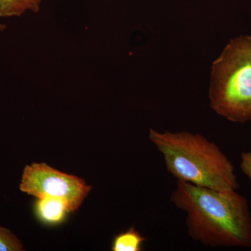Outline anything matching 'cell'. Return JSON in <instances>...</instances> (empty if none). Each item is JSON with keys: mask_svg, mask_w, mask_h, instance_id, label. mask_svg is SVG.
I'll return each mask as SVG.
<instances>
[{"mask_svg": "<svg viewBox=\"0 0 251 251\" xmlns=\"http://www.w3.org/2000/svg\"><path fill=\"white\" fill-rule=\"evenodd\" d=\"M171 201L185 211L188 233L209 247L251 248V215L236 190L218 191L178 181Z\"/></svg>", "mask_w": 251, "mask_h": 251, "instance_id": "cell-1", "label": "cell"}, {"mask_svg": "<svg viewBox=\"0 0 251 251\" xmlns=\"http://www.w3.org/2000/svg\"><path fill=\"white\" fill-rule=\"evenodd\" d=\"M149 138L163 155L167 171L178 181L218 191L239 188L232 162L202 135L151 128Z\"/></svg>", "mask_w": 251, "mask_h": 251, "instance_id": "cell-2", "label": "cell"}, {"mask_svg": "<svg viewBox=\"0 0 251 251\" xmlns=\"http://www.w3.org/2000/svg\"><path fill=\"white\" fill-rule=\"evenodd\" d=\"M210 106L229 121L251 120V35L229 41L211 67Z\"/></svg>", "mask_w": 251, "mask_h": 251, "instance_id": "cell-3", "label": "cell"}, {"mask_svg": "<svg viewBox=\"0 0 251 251\" xmlns=\"http://www.w3.org/2000/svg\"><path fill=\"white\" fill-rule=\"evenodd\" d=\"M20 190L38 198L51 196L65 200L69 211L77 210L90 193L83 180L61 173L44 163H33L23 172Z\"/></svg>", "mask_w": 251, "mask_h": 251, "instance_id": "cell-4", "label": "cell"}, {"mask_svg": "<svg viewBox=\"0 0 251 251\" xmlns=\"http://www.w3.org/2000/svg\"><path fill=\"white\" fill-rule=\"evenodd\" d=\"M36 211L39 218L45 222L55 224L60 222L69 211V204L62 198L44 196L36 202Z\"/></svg>", "mask_w": 251, "mask_h": 251, "instance_id": "cell-5", "label": "cell"}, {"mask_svg": "<svg viewBox=\"0 0 251 251\" xmlns=\"http://www.w3.org/2000/svg\"><path fill=\"white\" fill-rule=\"evenodd\" d=\"M43 0H0V18L20 17L27 12L37 14Z\"/></svg>", "mask_w": 251, "mask_h": 251, "instance_id": "cell-6", "label": "cell"}, {"mask_svg": "<svg viewBox=\"0 0 251 251\" xmlns=\"http://www.w3.org/2000/svg\"><path fill=\"white\" fill-rule=\"evenodd\" d=\"M146 238L131 227L128 230L119 234L112 242V250L113 251H140Z\"/></svg>", "mask_w": 251, "mask_h": 251, "instance_id": "cell-7", "label": "cell"}, {"mask_svg": "<svg viewBox=\"0 0 251 251\" xmlns=\"http://www.w3.org/2000/svg\"><path fill=\"white\" fill-rule=\"evenodd\" d=\"M24 248L20 239L9 229L0 226V251H21Z\"/></svg>", "mask_w": 251, "mask_h": 251, "instance_id": "cell-8", "label": "cell"}, {"mask_svg": "<svg viewBox=\"0 0 251 251\" xmlns=\"http://www.w3.org/2000/svg\"><path fill=\"white\" fill-rule=\"evenodd\" d=\"M240 168L244 175H247L251 183V151L242 153Z\"/></svg>", "mask_w": 251, "mask_h": 251, "instance_id": "cell-9", "label": "cell"}, {"mask_svg": "<svg viewBox=\"0 0 251 251\" xmlns=\"http://www.w3.org/2000/svg\"><path fill=\"white\" fill-rule=\"evenodd\" d=\"M5 29H6V26L4 25L1 24V23H0V31H2L5 30Z\"/></svg>", "mask_w": 251, "mask_h": 251, "instance_id": "cell-10", "label": "cell"}]
</instances>
